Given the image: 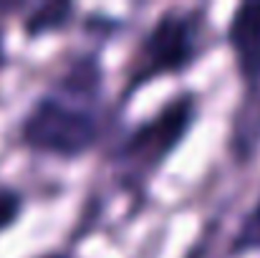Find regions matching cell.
Instances as JSON below:
<instances>
[{
  "mask_svg": "<svg viewBox=\"0 0 260 258\" xmlns=\"http://www.w3.org/2000/svg\"><path fill=\"white\" fill-rule=\"evenodd\" d=\"M192 101L184 96L165 106L154 119L144 122L116 152V167L121 177L129 182H142L157 170L187 134L192 124Z\"/></svg>",
  "mask_w": 260,
  "mask_h": 258,
  "instance_id": "obj_2",
  "label": "cell"
},
{
  "mask_svg": "<svg viewBox=\"0 0 260 258\" xmlns=\"http://www.w3.org/2000/svg\"><path fill=\"white\" fill-rule=\"evenodd\" d=\"M238 69L250 86H260V0H245L233 13L228 28Z\"/></svg>",
  "mask_w": 260,
  "mask_h": 258,
  "instance_id": "obj_4",
  "label": "cell"
},
{
  "mask_svg": "<svg viewBox=\"0 0 260 258\" xmlns=\"http://www.w3.org/2000/svg\"><path fill=\"white\" fill-rule=\"evenodd\" d=\"M260 251V197L258 203L250 208V213L243 218L235 238H233V253H250Z\"/></svg>",
  "mask_w": 260,
  "mask_h": 258,
  "instance_id": "obj_7",
  "label": "cell"
},
{
  "mask_svg": "<svg viewBox=\"0 0 260 258\" xmlns=\"http://www.w3.org/2000/svg\"><path fill=\"white\" fill-rule=\"evenodd\" d=\"M5 66V46H3V33H0V69Z\"/></svg>",
  "mask_w": 260,
  "mask_h": 258,
  "instance_id": "obj_9",
  "label": "cell"
},
{
  "mask_svg": "<svg viewBox=\"0 0 260 258\" xmlns=\"http://www.w3.org/2000/svg\"><path fill=\"white\" fill-rule=\"evenodd\" d=\"M43 258H69V256H63V253H48V256H43Z\"/></svg>",
  "mask_w": 260,
  "mask_h": 258,
  "instance_id": "obj_10",
  "label": "cell"
},
{
  "mask_svg": "<svg viewBox=\"0 0 260 258\" xmlns=\"http://www.w3.org/2000/svg\"><path fill=\"white\" fill-rule=\"evenodd\" d=\"M20 205H23V200H20L18 190H13V187H0V231L10 228V225L18 220Z\"/></svg>",
  "mask_w": 260,
  "mask_h": 258,
  "instance_id": "obj_8",
  "label": "cell"
},
{
  "mask_svg": "<svg viewBox=\"0 0 260 258\" xmlns=\"http://www.w3.org/2000/svg\"><path fill=\"white\" fill-rule=\"evenodd\" d=\"M197 43H200V20L194 18V13L170 10L147 33L137 59V71L129 86H139L154 76L177 74L187 69L197 56Z\"/></svg>",
  "mask_w": 260,
  "mask_h": 258,
  "instance_id": "obj_3",
  "label": "cell"
},
{
  "mask_svg": "<svg viewBox=\"0 0 260 258\" xmlns=\"http://www.w3.org/2000/svg\"><path fill=\"white\" fill-rule=\"evenodd\" d=\"M245 111H250V117L245 114H238V122L233 124L235 129V137H233V145L235 150L245 157L253 152V147H258L260 142V99H255V104H245L243 106Z\"/></svg>",
  "mask_w": 260,
  "mask_h": 258,
  "instance_id": "obj_6",
  "label": "cell"
},
{
  "mask_svg": "<svg viewBox=\"0 0 260 258\" xmlns=\"http://www.w3.org/2000/svg\"><path fill=\"white\" fill-rule=\"evenodd\" d=\"M20 134L23 142L38 152L74 160L96 145L99 122L88 109L76 106L74 101L43 96L23 119Z\"/></svg>",
  "mask_w": 260,
  "mask_h": 258,
  "instance_id": "obj_1",
  "label": "cell"
},
{
  "mask_svg": "<svg viewBox=\"0 0 260 258\" xmlns=\"http://www.w3.org/2000/svg\"><path fill=\"white\" fill-rule=\"evenodd\" d=\"M71 13H74V5L71 3H43L25 20V31H28V36L36 38V36H43L48 31L63 28Z\"/></svg>",
  "mask_w": 260,
  "mask_h": 258,
  "instance_id": "obj_5",
  "label": "cell"
}]
</instances>
